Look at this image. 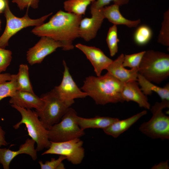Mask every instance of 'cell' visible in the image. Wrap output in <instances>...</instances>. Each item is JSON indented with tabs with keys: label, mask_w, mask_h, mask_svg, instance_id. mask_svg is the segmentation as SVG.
Wrapping results in <instances>:
<instances>
[{
	"label": "cell",
	"mask_w": 169,
	"mask_h": 169,
	"mask_svg": "<svg viewBox=\"0 0 169 169\" xmlns=\"http://www.w3.org/2000/svg\"><path fill=\"white\" fill-rule=\"evenodd\" d=\"M82 16L60 10L48 22L35 27L31 31L39 37L46 36L60 42L62 49H73L74 41L79 37V28Z\"/></svg>",
	"instance_id": "cell-1"
},
{
	"label": "cell",
	"mask_w": 169,
	"mask_h": 169,
	"mask_svg": "<svg viewBox=\"0 0 169 169\" xmlns=\"http://www.w3.org/2000/svg\"><path fill=\"white\" fill-rule=\"evenodd\" d=\"M124 83L107 72L103 75L87 77L81 87L97 105L123 102L121 92Z\"/></svg>",
	"instance_id": "cell-2"
},
{
	"label": "cell",
	"mask_w": 169,
	"mask_h": 169,
	"mask_svg": "<svg viewBox=\"0 0 169 169\" xmlns=\"http://www.w3.org/2000/svg\"><path fill=\"white\" fill-rule=\"evenodd\" d=\"M138 74L151 82L161 83L169 76V55L152 50L145 51Z\"/></svg>",
	"instance_id": "cell-3"
},
{
	"label": "cell",
	"mask_w": 169,
	"mask_h": 169,
	"mask_svg": "<svg viewBox=\"0 0 169 169\" xmlns=\"http://www.w3.org/2000/svg\"><path fill=\"white\" fill-rule=\"evenodd\" d=\"M11 106L20 113L22 117L21 120L14 125L13 128L17 129L21 124H24L28 136L37 143V151L48 149L51 143L48 137V130L40 120L36 111L14 105L12 104Z\"/></svg>",
	"instance_id": "cell-4"
},
{
	"label": "cell",
	"mask_w": 169,
	"mask_h": 169,
	"mask_svg": "<svg viewBox=\"0 0 169 169\" xmlns=\"http://www.w3.org/2000/svg\"><path fill=\"white\" fill-rule=\"evenodd\" d=\"M169 101L156 102L151 107L152 114L151 119L142 123L139 129L143 134L153 139H169V116L162 111L169 108Z\"/></svg>",
	"instance_id": "cell-5"
},
{
	"label": "cell",
	"mask_w": 169,
	"mask_h": 169,
	"mask_svg": "<svg viewBox=\"0 0 169 169\" xmlns=\"http://www.w3.org/2000/svg\"><path fill=\"white\" fill-rule=\"evenodd\" d=\"M76 111L69 108L61 119V121L48 129L49 141L60 142L80 138L85 134L84 130L79 126Z\"/></svg>",
	"instance_id": "cell-6"
},
{
	"label": "cell",
	"mask_w": 169,
	"mask_h": 169,
	"mask_svg": "<svg viewBox=\"0 0 169 169\" xmlns=\"http://www.w3.org/2000/svg\"><path fill=\"white\" fill-rule=\"evenodd\" d=\"M40 97L44 101V105L35 111L44 127L48 129L60 120L72 105L62 100L54 89Z\"/></svg>",
	"instance_id": "cell-7"
},
{
	"label": "cell",
	"mask_w": 169,
	"mask_h": 169,
	"mask_svg": "<svg viewBox=\"0 0 169 169\" xmlns=\"http://www.w3.org/2000/svg\"><path fill=\"white\" fill-rule=\"evenodd\" d=\"M5 1L6 7L3 12L6 23L5 30L0 37V47L2 48L5 49L8 46L10 38L20 30L28 27L41 25L52 14L51 13L37 19H32L28 15V9L23 17L18 18L11 11L8 0Z\"/></svg>",
	"instance_id": "cell-8"
},
{
	"label": "cell",
	"mask_w": 169,
	"mask_h": 169,
	"mask_svg": "<svg viewBox=\"0 0 169 169\" xmlns=\"http://www.w3.org/2000/svg\"><path fill=\"white\" fill-rule=\"evenodd\" d=\"M48 149L42 155L56 154L63 155L74 165H78L82 162L84 156L83 142L79 138L60 142H52Z\"/></svg>",
	"instance_id": "cell-9"
},
{
	"label": "cell",
	"mask_w": 169,
	"mask_h": 169,
	"mask_svg": "<svg viewBox=\"0 0 169 169\" xmlns=\"http://www.w3.org/2000/svg\"><path fill=\"white\" fill-rule=\"evenodd\" d=\"M63 64L64 70L62 80L60 84L54 89L62 100L72 105L75 99L84 98L87 95L78 87L74 80L64 60L63 61Z\"/></svg>",
	"instance_id": "cell-10"
},
{
	"label": "cell",
	"mask_w": 169,
	"mask_h": 169,
	"mask_svg": "<svg viewBox=\"0 0 169 169\" xmlns=\"http://www.w3.org/2000/svg\"><path fill=\"white\" fill-rule=\"evenodd\" d=\"M62 47V44L59 42L47 37H41L39 40L27 51V60L31 65L40 63L47 56L58 48Z\"/></svg>",
	"instance_id": "cell-11"
},
{
	"label": "cell",
	"mask_w": 169,
	"mask_h": 169,
	"mask_svg": "<svg viewBox=\"0 0 169 169\" xmlns=\"http://www.w3.org/2000/svg\"><path fill=\"white\" fill-rule=\"evenodd\" d=\"M102 9H97L90 7L91 17L82 18L80 22L79 37L88 42L96 37L105 19Z\"/></svg>",
	"instance_id": "cell-12"
},
{
	"label": "cell",
	"mask_w": 169,
	"mask_h": 169,
	"mask_svg": "<svg viewBox=\"0 0 169 169\" xmlns=\"http://www.w3.org/2000/svg\"><path fill=\"white\" fill-rule=\"evenodd\" d=\"M75 47L81 51L90 62L97 76L101 75L104 69H106L113 60L106 56L100 49L95 47L90 46L78 44Z\"/></svg>",
	"instance_id": "cell-13"
},
{
	"label": "cell",
	"mask_w": 169,
	"mask_h": 169,
	"mask_svg": "<svg viewBox=\"0 0 169 169\" xmlns=\"http://www.w3.org/2000/svg\"><path fill=\"white\" fill-rule=\"evenodd\" d=\"M35 141L32 139H27L25 143L21 145L18 150L13 151L9 149L0 148V163L4 169H9L12 161L20 154H25L29 155L33 161L37 158V151L35 148Z\"/></svg>",
	"instance_id": "cell-14"
},
{
	"label": "cell",
	"mask_w": 169,
	"mask_h": 169,
	"mask_svg": "<svg viewBox=\"0 0 169 169\" xmlns=\"http://www.w3.org/2000/svg\"><path fill=\"white\" fill-rule=\"evenodd\" d=\"M137 81H132L124 83L121 94L124 101H133L136 103L139 107L150 110L151 105L145 95L139 87Z\"/></svg>",
	"instance_id": "cell-15"
},
{
	"label": "cell",
	"mask_w": 169,
	"mask_h": 169,
	"mask_svg": "<svg viewBox=\"0 0 169 169\" xmlns=\"http://www.w3.org/2000/svg\"><path fill=\"white\" fill-rule=\"evenodd\" d=\"M124 54H121L113 60L106 69L107 72L123 83L137 80L138 69H128L123 65Z\"/></svg>",
	"instance_id": "cell-16"
},
{
	"label": "cell",
	"mask_w": 169,
	"mask_h": 169,
	"mask_svg": "<svg viewBox=\"0 0 169 169\" xmlns=\"http://www.w3.org/2000/svg\"><path fill=\"white\" fill-rule=\"evenodd\" d=\"M9 102L22 108L36 110L40 109L44 104L43 99L37 96L34 93L17 90L15 94L11 97Z\"/></svg>",
	"instance_id": "cell-17"
},
{
	"label": "cell",
	"mask_w": 169,
	"mask_h": 169,
	"mask_svg": "<svg viewBox=\"0 0 169 169\" xmlns=\"http://www.w3.org/2000/svg\"><path fill=\"white\" fill-rule=\"evenodd\" d=\"M147 113L146 110H144L127 119L120 120L119 119L103 130L106 134L116 138L128 130Z\"/></svg>",
	"instance_id": "cell-18"
},
{
	"label": "cell",
	"mask_w": 169,
	"mask_h": 169,
	"mask_svg": "<svg viewBox=\"0 0 169 169\" xmlns=\"http://www.w3.org/2000/svg\"><path fill=\"white\" fill-rule=\"evenodd\" d=\"M120 6L114 4L103 8L104 17L113 25H123L129 28L136 27L140 23V19L136 20H131L124 18L119 10Z\"/></svg>",
	"instance_id": "cell-19"
},
{
	"label": "cell",
	"mask_w": 169,
	"mask_h": 169,
	"mask_svg": "<svg viewBox=\"0 0 169 169\" xmlns=\"http://www.w3.org/2000/svg\"><path fill=\"white\" fill-rule=\"evenodd\" d=\"M118 120V118L107 116H96L94 118H88L78 116L77 121L80 127L83 130L90 128L103 130Z\"/></svg>",
	"instance_id": "cell-20"
},
{
	"label": "cell",
	"mask_w": 169,
	"mask_h": 169,
	"mask_svg": "<svg viewBox=\"0 0 169 169\" xmlns=\"http://www.w3.org/2000/svg\"><path fill=\"white\" fill-rule=\"evenodd\" d=\"M137 81L141 87V90L146 96L150 95L152 92H154L160 96L161 100L169 101V83L163 87H160L147 80L138 73Z\"/></svg>",
	"instance_id": "cell-21"
},
{
	"label": "cell",
	"mask_w": 169,
	"mask_h": 169,
	"mask_svg": "<svg viewBox=\"0 0 169 169\" xmlns=\"http://www.w3.org/2000/svg\"><path fill=\"white\" fill-rule=\"evenodd\" d=\"M96 0H67L64 3L65 11L78 15L85 14L88 6Z\"/></svg>",
	"instance_id": "cell-22"
},
{
	"label": "cell",
	"mask_w": 169,
	"mask_h": 169,
	"mask_svg": "<svg viewBox=\"0 0 169 169\" xmlns=\"http://www.w3.org/2000/svg\"><path fill=\"white\" fill-rule=\"evenodd\" d=\"M17 75L18 90L34 93L29 79L28 66L26 64H20Z\"/></svg>",
	"instance_id": "cell-23"
},
{
	"label": "cell",
	"mask_w": 169,
	"mask_h": 169,
	"mask_svg": "<svg viewBox=\"0 0 169 169\" xmlns=\"http://www.w3.org/2000/svg\"><path fill=\"white\" fill-rule=\"evenodd\" d=\"M152 35V30L149 27L145 25H141L138 27L134 33V40L137 45H144L150 41Z\"/></svg>",
	"instance_id": "cell-24"
},
{
	"label": "cell",
	"mask_w": 169,
	"mask_h": 169,
	"mask_svg": "<svg viewBox=\"0 0 169 169\" xmlns=\"http://www.w3.org/2000/svg\"><path fill=\"white\" fill-rule=\"evenodd\" d=\"M17 74H13L9 81L0 83V101L7 97L14 96L18 90Z\"/></svg>",
	"instance_id": "cell-25"
},
{
	"label": "cell",
	"mask_w": 169,
	"mask_h": 169,
	"mask_svg": "<svg viewBox=\"0 0 169 169\" xmlns=\"http://www.w3.org/2000/svg\"><path fill=\"white\" fill-rule=\"evenodd\" d=\"M106 41L110 55L113 57L118 51V43L119 42L116 25H113L110 28L107 33Z\"/></svg>",
	"instance_id": "cell-26"
},
{
	"label": "cell",
	"mask_w": 169,
	"mask_h": 169,
	"mask_svg": "<svg viewBox=\"0 0 169 169\" xmlns=\"http://www.w3.org/2000/svg\"><path fill=\"white\" fill-rule=\"evenodd\" d=\"M163 20L158 38V42L164 46H169V10L164 14Z\"/></svg>",
	"instance_id": "cell-27"
},
{
	"label": "cell",
	"mask_w": 169,
	"mask_h": 169,
	"mask_svg": "<svg viewBox=\"0 0 169 169\" xmlns=\"http://www.w3.org/2000/svg\"><path fill=\"white\" fill-rule=\"evenodd\" d=\"M145 51L131 54L124 55L123 62L124 67L139 69V66Z\"/></svg>",
	"instance_id": "cell-28"
},
{
	"label": "cell",
	"mask_w": 169,
	"mask_h": 169,
	"mask_svg": "<svg viewBox=\"0 0 169 169\" xmlns=\"http://www.w3.org/2000/svg\"><path fill=\"white\" fill-rule=\"evenodd\" d=\"M66 158L64 156L59 155L57 159L52 158L50 161H46L44 163L41 161L38 163L41 169H64V165L62 161Z\"/></svg>",
	"instance_id": "cell-29"
},
{
	"label": "cell",
	"mask_w": 169,
	"mask_h": 169,
	"mask_svg": "<svg viewBox=\"0 0 169 169\" xmlns=\"http://www.w3.org/2000/svg\"><path fill=\"white\" fill-rule=\"evenodd\" d=\"M12 52L0 47V74L6 70L12 59Z\"/></svg>",
	"instance_id": "cell-30"
},
{
	"label": "cell",
	"mask_w": 169,
	"mask_h": 169,
	"mask_svg": "<svg viewBox=\"0 0 169 169\" xmlns=\"http://www.w3.org/2000/svg\"><path fill=\"white\" fill-rule=\"evenodd\" d=\"M129 0H96L92 3L91 7L97 9L102 8L109 4L111 1L120 7L128 4Z\"/></svg>",
	"instance_id": "cell-31"
},
{
	"label": "cell",
	"mask_w": 169,
	"mask_h": 169,
	"mask_svg": "<svg viewBox=\"0 0 169 169\" xmlns=\"http://www.w3.org/2000/svg\"><path fill=\"white\" fill-rule=\"evenodd\" d=\"M39 0H12V2L16 3L21 10L30 7L33 9H37L38 7Z\"/></svg>",
	"instance_id": "cell-32"
},
{
	"label": "cell",
	"mask_w": 169,
	"mask_h": 169,
	"mask_svg": "<svg viewBox=\"0 0 169 169\" xmlns=\"http://www.w3.org/2000/svg\"><path fill=\"white\" fill-rule=\"evenodd\" d=\"M152 169H168L169 166L168 160L163 161L154 165L151 168Z\"/></svg>",
	"instance_id": "cell-33"
},
{
	"label": "cell",
	"mask_w": 169,
	"mask_h": 169,
	"mask_svg": "<svg viewBox=\"0 0 169 169\" xmlns=\"http://www.w3.org/2000/svg\"><path fill=\"white\" fill-rule=\"evenodd\" d=\"M13 74L8 73L0 74V83L10 80L12 78Z\"/></svg>",
	"instance_id": "cell-34"
},
{
	"label": "cell",
	"mask_w": 169,
	"mask_h": 169,
	"mask_svg": "<svg viewBox=\"0 0 169 169\" xmlns=\"http://www.w3.org/2000/svg\"><path fill=\"white\" fill-rule=\"evenodd\" d=\"M5 132L0 126V147L2 146H6L8 145L5 139Z\"/></svg>",
	"instance_id": "cell-35"
},
{
	"label": "cell",
	"mask_w": 169,
	"mask_h": 169,
	"mask_svg": "<svg viewBox=\"0 0 169 169\" xmlns=\"http://www.w3.org/2000/svg\"><path fill=\"white\" fill-rule=\"evenodd\" d=\"M5 7V0H0V13L4 12Z\"/></svg>",
	"instance_id": "cell-36"
}]
</instances>
